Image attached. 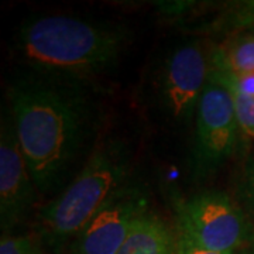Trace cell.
Returning <instances> with one entry per match:
<instances>
[{"instance_id":"obj_14","label":"cell","mask_w":254,"mask_h":254,"mask_svg":"<svg viewBox=\"0 0 254 254\" xmlns=\"http://www.w3.org/2000/svg\"><path fill=\"white\" fill-rule=\"evenodd\" d=\"M239 195L249 215L254 218V161L247 164L243 170L239 184Z\"/></svg>"},{"instance_id":"obj_10","label":"cell","mask_w":254,"mask_h":254,"mask_svg":"<svg viewBox=\"0 0 254 254\" xmlns=\"http://www.w3.org/2000/svg\"><path fill=\"white\" fill-rule=\"evenodd\" d=\"M212 71L249 73L254 71V34L230 40L218 47L210 55Z\"/></svg>"},{"instance_id":"obj_9","label":"cell","mask_w":254,"mask_h":254,"mask_svg":"<svg viewBox=\"0 0 254 254\" xmlns=\"http://www.w3.org/2000/svg\"><path fill=\"white\" fill-rule=\"evenodd\" d=\"M116 254H178V240L163 219L147 212Z\"/></svg>"},{"instance_id":"obj_6","label":"cell","mask_w":254,"mask_h":254,"mask_svg":"<svg viewBox=\"0 0 254 254\" xmlns=\"http://www.w3.org/2000/svg\"><path fill=\"white\" fill-rule=\"evenodd\" d=\"M237 137L239 126L232 93L208 81L195 115V175L205 178L215 173L235 153Z\"/></svg>"},{"instance_id":"obj_12","label":"cell","mask_w":254,"mask_h":254,"mask_svg":"<svg viewBox=\"0 0 254 254\" xmlns=\"http://www.w3.org/2000/svg\"><path fill=\"white\" fill-rule=\"evenodd\" d=\"M235 100L239 134L253 140L254 138V98L239 93H232Z\"/></svg>"},{"instance_id":"obj_4","label":"cell","mask_w":254,"mask_h":254,"mask_svg":"<svg viewBox=\"0 0 254 254\" xmlns=\"http://www.w3.org/2000/svg\"><path fill=\"white\" fill-rule=\"evenodd\" d=\"M181 236L210 252L233 254L253 239L242 208L223 192H203L178 206Z\"/></svg>"},{"instance_id":"obj_11","label":"cell","mask_w":254,"mask_h":254,"mask_svg":"<svg viewBox=\"0 0 254 254\" xmlns=\"http://www.w3.org/2000/svg\"><path fill=\"white\" fill-rule=\"evenodd\" d=\"M209 81L226 88L230 93H239V95L254 98V71L249 73L233 75V73L219 72V71L210 69Z\"/></svg>"},{"instance_id":"obj_15","label":"cell","mask_w":254,"mask_h":254,"mask_svg":"<svg viewBox=\"0 0 254 254\" xmlns=\"http://www.w3.org/2000/svg\"><path fill=\"white\" fill-rule=\"evenodd\" d=\"M227 17L233 28L254 27V0L239 3Z\"/></svg>"},{"instance_id":"obj_16","label":"cell","mask_w":254,"mask_h":254,"mask_svg":"<svg viewBox=\"0 0 254 254\" xmlns=\"http://www.w3.org/2000/svg\"><path fill=\"white\" fill-rule=\"evenodd\" d=\"M178 254H223L218 252H210L206 249H202L199 246L190 243V240L180 236L178 239Z\"/></svg>"},{"instance_id":"obj_8","label":"cell","mask_w":254,"mask_h":254,"mask_svg":"<svg viewBox=\"0 0 254 254\" xmlns=\"http://www.w3.org/2000/svg\"><path fill=\"white\" fill-rule=\"evenodd\" d=\"M36 190L7 108L6 115L1 116L0 131V226L3 235L27 216L36 202Z\"/></svg>"},{"instance_id":"obj_7","label":"cell","mask_w":254,"mask_h":254,"mask_svg":"<svg viewBox=\"0 0 254 254\" xmlns=\"http://www.w3.org/2000/svg\"><path fill=\"white\" fill-rule=\"evenodd\" d=\"M147 212V193L141 187L127 182L82 227L75 237L72 254H116Z\"/></svg>"},{"instance_id":"obj_3","label":"cell","mask_w":254,"mask_h":254,"mask_svg":"<svg viewBox=\"0 0 254 254\" xmlns=\"http://www.w3.org/2000/svg\"><path fill=\"white\" fill-rule=\"evenodd\" d=\"M131 165L133 151L126 141L106 138L96 145L57 199L40 210L37 233L43 245L61 253L110 196L128 182Z\"/></svg>"},{"instance_id":"obj_2","label":"cell","mask_w":254,"mask_h":254,"mask_svg":"<svg viewBox=\"0 0 254 254\" xmlns=\"http://www.w3.org/2000/svg\"><path fill=\"white\" fill-rule=\"evenodd\" d=\"M127 27L73 16L27 20L14 38V53L33 73L86 83L118 63L130 43Z\"/></svg>"},{"instance_id":"obj_5","label":"cell","mask_w":254,"mask_h":254,"mask_svg":"<svg viewBox=\"0 0 254 254\" xmlns=\"http://www.w3.org/2000/svg\"><path fill=\"white\" fill-rule=\"evenodd\" d=\"M209 61L199 43H184L161 64L155 78V99L165 119L175 126H188L196 115L209 81Z\"/></svg>"},{"instance_id":"obj_13","label":"cell","mask_w":254,"mask_h":254,"mask_svg":"<svg viewBox=\"0 0 254 254\" xmlns=\"http://www.w3.org/2000/svg\"><path fill=\"white\" fill-rule=\"evenodd\" d=\"M0 254H46L43 242L31 236L3 235L0 240Z\"/></svg>"},{"instance_id":"obj_1","label":"cell","mask_w":254,"mask_h":254,"mask_svg":"<svg viewBox=\"0 0 254 254\" xmlns=\"http://www.w3.org/2000/svg\"><path fill=\"white\" fill-rule=\"evenodd\" d=\"M9 109L37 190H65L96 147L99 112L86 83L31 72L11 85Z\"/></svg>"}]
</instances>
